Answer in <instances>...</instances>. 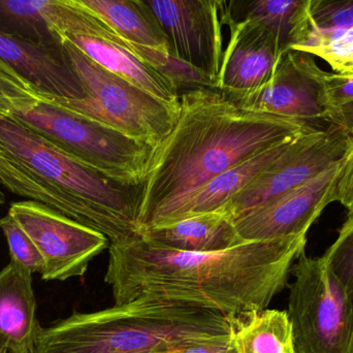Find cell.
Returning a JSON list of instances; mask_svg holds the SVG:
<instances>
[{
	"label": "cell",
	"mask_w": 353,
	"mask_h": 353,
	"mask_svg": "<svg viewBox=\"0 0 353 353\" xmlns=\"http://www.w3.org/2000/svg\"><path fill=\"white\" fill-rule=\"evenodd\" d=\"M41 97L0 60V113L8 114L18 101Z\"/></svg>",
	"instance_id": "cell-28"
},
{
	"label": "cell",
	"mask_w": 353,
	"mask_h": 353,
	"mask_svg": "<svg viewBox=\"0 0 353 353\" xmlns=\"http://www.w3.org/2000/svg\"><path fill=\"white\" fill-rule=\"evenodd\" d=\"M309 17L319 28L353 27V0L313 2Z\"/></svg>",
	"instance_id": "cell-27"
},
{
	"label": "cell",
	"mask_w": 353,
	"mask_h": 353,
	"mask_svg": "<svg viewBox=\"0 0 353 353\" xmlns=\"http://www.w3.org/2000/svg\"><path fill=\"white\" fill-rule=\"evenodd\" d=\"M52 0H0V32L35 45L63 47L46 19Z\"/></svg>",
	"instance_id": "cell-21"
},
{
	"label": "cell",
	"mask_w": 353,
	"mask_h": 353,
	"mask_svg": "<svg viewBox=\"0 0 353 353\" xmlns=\"http://www.w3.org/2000/svg\"><path fill=\"white\" fill-rule=\"evenodd\" d=\"M137 1L167 39L170 55L217 80L223 51L219 8L214 0Z\"/></svg>",
	"instance_id": "cell-11"
},
{
	"label": "cell",
	"mask_w": 353,
	"mask_h": 353,
	"mask_svg": "<svg viewBox=\"0 0 353 353\" xmlns=\"http://www.w3.org/2000/svg\"><path fill=\"white\" fill-rule=\"evenodd\" d=\"M74 1L107 23L134 47L169 53L167 39L148 10L137 0Z\"/></svg>",
	"instance_id": "cell-18"
},
{
	"label": "cell",
	"mask_w": 353,
	"mask_h": 353,
	"mask_svg": "<svg viewBox=\"0 0 353 353\" xmlns=\"http://www.w3.org/2000/svg\"><path fill=\"white\" fill-rule=\"evenodd\" d=\"M342 159L274 201L234 216L232 219L241 241H267L307 234L325 208L334 203Z\"/></svg>",
	"instance_id": "cell-12"
},
{
	"label": "cell",
	"mask_w": 353,
	"mask_h": 353,
	"mask_svg": "<svg viewBox=\"0 0 353 353\" xmlns=\"http://www.w3.org/2000/svg\"><path fill=\"white\" fill-rule=\"evenodd\" d=\"M350 138L333 125L303 132L285 154L217 211L234 218L304 184L338 163L347 151Z\"/></svg>",
	"instance_id": "cell-9"
},
{
	"label": "cell",
	"mask_w": 353,
	"mask_h": 353,
	"mask_svg": "<svg viewBox=\"0 0 353 353\" xmlns=\"http://www.w3.org/2000/svg\"><path fill=\"white\" fill-rule=\"evenodd\" d=\"M325 257L334 275L353 294V215L347 216Z\"/></svg>",
	"instance_id": "cell-26"
},
{
	"label": "cell",
	"mask_w": 353,
	"mask_h": 353,
	"mask_svg": "<svg viewBox=\"0 0 353 353\" xmlns=\"http://www.w3.org/2000/svg\"><path fill=\"white\" fill-rule=\"evenodd\" d=\"M0 60L41 97L58 103L83 99V87L65 47L48 48L0 32Z\"/></svg>",
	"instance_id": "cell-14"
},
{
	"label": "cell",
	"mask_w": 353,
	"mask_h": 353,
	"mask_svg": "<svg viewBox=\"0 0 353 353\" xmlns=\"http://www.w3.org/2000/svg\"><path fill=\"white\" fill-rule=\"evenodd\" d=\"M334 203L343 205L347 210V216L353 215V136L342 159L334 192Z\"/></svg>",
	"instance_id": "cell-29"
},
{
	"label": "cell",
	"mask_w": 353,
	"mask_h": 353,
	"mask_svg": "<svg viewBox=\"0 0 353 353\" xmlns=\"http://www.w3.org/2000/svg\"><path fill=\"white\" fill-rule=\"evenodd\" d=\"M0 228L8 242L10 259L24 265L32 274L43 273L45 269L43 255L14 218L6 214L0 219Z\"/></svg>",
	"instance_id": "cell-25"
},
{
	"label": "cell",
	"mask_w": 353,
	"mask_h": 353,
	"mask_svg": "<svg viewBox=\"0 0 353 353\" xmlns=\"http://www.w3.org/2000/svg\"><path fill=\"white\" fill-rule=\"evenodd\" d=\"M325 74L315 61L314 56L286 49L265 85L232 101L247 111L268 114L323 130L321 124L325 122Z\"/></svg>",
	"instance_id": "cell-10"
},
{
	"label": "cell",
	"mask_w": 353,
	"mask_h": 353,
	"mask_svg": "<svg viewBox=\"0 0 353 353\" xmlns=\"http://www.w3.org/2000/svg\"><path fill=\"white\" fill-rule=\"evenodd\" d=\"M170 352H154V353H170Z\"/></svg>",
	"instance_id": "cell-35"
},
{
	"label": "cell",
	"mask_w": 353,
	"mask_h": 353,
	"mask_svg": "<svg viewBox=\"0 0 353 353\" xmlns=\"http://www.w3.org/2000/svg\"><path fill=\"white\" fill-rule=\"evenodd\" d=\"M232 336L230 317L214 311L136 300L74 313L41 327L33 353L170 352Z\"/></svg>",
	"instance_id": "cell-3"
},
{
	"label": "cell",
	"mask_w": 353,
	"mask_h": 353,
	"mask_svg": "<svg viewBox=\"0 0 353 353\" xmlns=\"http://www.w3.org/2000/svg\"><path fill=\"white\" fill-rule=\"evenodd\" d=\"M238 353H296L286 311L263 309L230 317Z\"/></svg>",
	"instance_id": "cell-19"
},
{
	"label": "cell",
	"mask_w": 353,
	"mask_h": 353,
	"mask_svg": "<svg viewBox=\"0 0 353 353\" xmlns=\"http://www.w3.org/2000/svg\"><path fill=\"white\" fill-rule=\"evenodd\" d=\"M290 276L286 312L296 353H353V294L325 257L303 253Z\"/></svg>",
	"instance_id": "cell-6"
},
{
	"label": "cell",
	"mask_w": 353,
	"mask_h": 353,
	"mask_svg": "<svg viewBox=\"0 0 353 353\" xmlns=\"http://www.w3.org/2000/svg\"><path fill=\"white\" fill-rule=\"evenodd\" d=\"M179 103L175 126L157 148L143 184L140 232L163 225L187 197L230 168L315 130L247 111L218 89L185 91Z\"/></svg>",
	"instance_id": "cell-2"
},
{
	"label": "cell",
	"mask_w": 353,
	"mask_h": 353,
	"mask_svg": "<svg viewBox=\"0 0 353 353\" xmlns=\"http://www.w3.org/2000/svg\"><path fill=\"white\" fill-rule=\"evenodd\" d=\"M6 203V195L2 192L1 189H0V205H3Z\"/></svg>",
	"instance_id": "cell-32"
},
{
	"label": "cell",
	"mask_w": 353,
	"mask_h": 353,
	"mask_svg": "<svg viewBox=\"0 0 353 353\" xmlns=\"http://www.w3.org/2000/svg\"><path fill=\"white\" fill-rule=\"evenodd\" d=\"M140 234L163 246L189 252H215L243 243L232 216L221 211L191 216Z\"/></svg>",
	"instance_id": "cell-17"
},
{
	"label": "cell",
	"mask_w": 353,
	"mask_h": 353,
	"mask_svg": "<svg viewBox=\"0 0 353 353\" xmlns=\"http://www.w3.org/2000/svg\"><path fill=\"white\" fill-rule=\"evenodd\" d=\"M0 185L12 194L41 201L72 218L70 208L46 185L35 180L23 168L14 163L0 149Z\"/></svg>",
	"instance_id": "cell-23"
},
{
	"label": "cell",
	"mask_w": 353,
	"mask_h": 353,
	"mask_svg": "<svg viewBox=\"0 0 353 353\" xmlns=\"http://www.w3.org/2000/svg\"><path fill=\"white\" fill-rule=\"evenodd\" d=\"M0 149L70 208L72 219L99 230L110 244L140 234L139 213L144 185L118 182L81 163L0 113Z\"/></svg>",
	"instance_id": "cell-4"
},
{
	"label": "cell",
	"mask_w": 353,
	"mask_h": 353,
	"mask_svg": "<svg viewBox=\"0 0 353 353\" xmlns=\"http://www.w3.org/2000/svg\"><path fill=\"white\" fill-rule=\"evenodd\" d=\"M230 37L216 80L218 90L236 99L271 78L286 48L277 37L250 21H228Z\"/></svg>",
	"instance_id": "cell-13"
},
{
	"label": "cell",
	"mask_w": 353,
	"mask_h": 353,
	"mask_svg": "<svg viewBox=\"0 0 353 353\" xmlns=\"http://www.w3.org/2000/svg\"><path fill=\"white\" fill-rule=\"evenodd\" d=\"M8 214L26 232L43 255L45 281L82 277L94 257L110 247L105 234L41 201H16Z\"/></svg>",
	"instance_id": "cell-8"
},
{
	"label": "cell",
	"mask_w": 353,
	"mask_h": 353,
	"mask_svg": "<svg viewBox=\"0 0 353 353\" xmlns=\"http://www.w3.org/2000/svg\"><path fill=\"white\" fill-rule=\"evenodd\" d=\"M317 1H321V0H313V2H317ZM312 2V3H313Z\"/></svg>",
	"instance_id": "cell-34"
},
{
	"label": "cell",
	"mask_w": 353,
	"mask_h": 353,
	"mask_svg": "<svg viewBox=\"0 0 353 353\" xmlns=\"http://www.w3.org/2000/svg\"><path fill=\"white\" fill-rule=\"evenodd\" d=\"M288 49L321 58L335 74L353 77V27L319 28L308 14L294 32Z\"/></svg>",
	"instance_id": "cell-20"
},
{
	"label": "cell",
	"mask_w": 353,
	"mask_h": 353,
	"mask_svg": "<svg viewBox=\"0 0 353 353\" xmlns=\"http://www.w3.org/2000/svg\"><path fill=\"white\" fill-rule=\"evenodd\" d=\"M8 115L81 163L124 184H144L159 148L45 97L18 101Z\"/></svg>",
	"instance_id": "cell-5"
},
{
	"label": "cell",
	"mask_w": 353,
	"mask_h": 353,
	"mask_svg": "<svg viewBox=\"0 0 353 353\" xmlns=\"http://www.w3.org/2000/svg\"><path fill=\"white\" fill-rule=\"evenodd\" d=\"M313 0H242L240 16L228 21H250L265 27L288 49Z\"/></svg>",
	"instance_id": "cell-22"
},
{
	"label": "cell",
	"mask_w": 353,
	"mask_h": 353,
	"mask_svg": "<svg viewBox=\"0 0 353 353\" xmlns=\"http://www.w3.org/2000/svg\"><path fill=\"white\" fill-rule=\"evenodd\" d=\"M0 353H8L6 348H0Z\"/></svg>",
	"instance_id": "cell-33"
},
{
	"label": "cell",
	"mask_w": 353,
	"mask_h": 353,
	"mask_svg": "<svg viewBox=\"0 0 353 353\" xmlns=\"http://www.w3.org/2000/svg\"><path fill=\"white\" fill-rule=\"evenodd\" d=\"M221 353H238L236 352V347H234V343H232V345H230L228 350H224L223 352Z\"/></svg>",
	"instance_id": "cell-31"
},
{
	"label": "cell",
	"mask_w": 353,
	"mask_h": 353,
	"mask_svg": "<svg viewBox=\"0 0 353 353\" xmlns=\"http://www.w3.org/2000/svg\"><path fill=\"white\" fill-rule=\"evenodd\" d=\"M323 120L353 136V77L325 72Z\"/></svg>",
	"instance_id": "cell-24"
},
{
	"label": "cell",
	"mask_w": 353,
	"mask_h": 353,
	"mask_svg": "<svg viewBox=\"0 0 353 353\" xmlns=\"http://www.w3.org/2000/svg\"><path fill=\"white\" fill-rule=\"evenodd\" d=\"M216 2V4L218 6V8H221V10H225L228 6H230V2L234 1V0H214Z\"/></svg>",
	"instance_id": "cell-30"
},
{
	"label": "cell",
	"mask_w": 353,
	"mask_h": 353,
	"mask_svg": "<svg viewBox=\"0 0 353 353\" xmlns=\"http://www.w3.org/2000/svg\"><path fill=\"white\" fill-rule=\"evenodd\" d=\"M306 245L304 234L189 252L139 234L110 244L105 282L114 305L157 301L234 317L269 307Z\"/></svg>",
	"instance_id": "cell-1"
},
{
	"label": "cell",
	"mask_w": 353,
	"mask_h": 353,
	"mask_svg": "<svg viewBox=\"0 0 353 353\" xmlns=\"http://www.w3.org/2000/svg\"><path fill=\"white\" fill-rule=\"evenodd\" d=\"M298 137L284 141L220 174L211 182L187 197L161 226L170 225L179 220L199 214L217 211L259 174L263 173L282 155L285 154L292 148Z\"/></svg>",
	"instance_id": "cell-16"
},
{
	"label": "cell",
	"mask_w": 353,
	"mask_h": 353,
	"mask_svg": "<svg viewBox=\"0 0 353 353\" xmlns=\"http://www.w3.org/2000/svg\"><path fill=\"white\" fill-rule=\"evenodd\" d=\"M46 19L62 39L105 70L161 101L180 103V94L169 79L142 59L130 41L74 0H52Z\"/></svg>",
	"instance_id": "cell-7"
},
{
	"label": "cell",
	"mask_w": 353,
	"mask_h": 353,
	"mask_svg": "<svg viewBox=\"0 0 353 353\" xmlns=\"http://www.w3.org/2000/svg\"><path fill=\"white\" fill-rule=\"evenodd\" d=\"M32 283V273L12 259L0 271V348L8 353H33L43 327Z\"/></svg>",
	"instance_id": "cell-15"
}]
</instances>
